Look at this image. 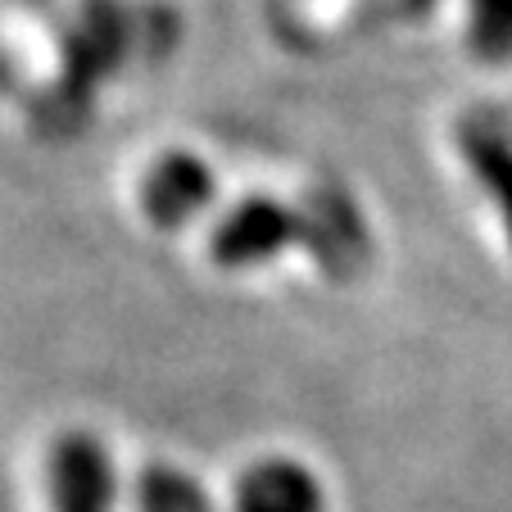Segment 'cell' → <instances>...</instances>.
<instances>
[{"label": "cell", "mask_w": 512, "mask_h": 512, "mask_svg": "<svg viewBox=\"0 0 512 512\" xmlns=\"http://www.w3.org/2000/svg\"><path fill=\"white\" fill-rule=\"evenodd\" d=\"M295 236H300V218L286 204L268 200V195H250L213 232V263H223V268H254V263L281 254Z\"/></svg>", "instance_id": "1"}, {"label": "cell", "mask_w": 512, "mask_h": 512, "mask_svg": "<svg viewBox=\"0 0 512 512\" xmlns=\"http://www.w3.org/2000/svg\"><path fill=\"white\" fill-rule=\"evenodd\" d=\"M213 200V173L204 168V159L195 155H173L155 159V168L141 182V209L155 227H186L191 218H200Z\"/></svg>", "instance_id": "2"}, {"label": "cell", "mask_w": 512, "mask_h": 512, "mask_svg": "<svg viewBox=\"0 0 512 512\" xmlns=\"http://www.w3.org/2000/svg\"><path fill=\"white\" fill-rule=\"evenodd\" d=\"M232 512H327L322 481L295 458H263L245 467L232 494Z\"/></svg>", "instance_id": "3"}, {"label": "cell", "mask_w": 512, "mask_h": 512, "mask_svg": "<svg viewBox=\"0 0 512 512\" xmlns=\"http://www.w3.org/2000/svg\"><path fill=\"white\" fill-rule=\"evenodd\" d=\"M55 503L59 512H109L114 503V476L109 458L96 440L73 435L55 454Z\"/></svg>", "instance_id": "4"}]
</instances>
